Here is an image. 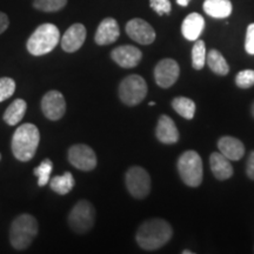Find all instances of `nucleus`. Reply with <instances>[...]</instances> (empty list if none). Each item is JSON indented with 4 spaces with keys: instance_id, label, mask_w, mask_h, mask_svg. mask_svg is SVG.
I'll return each instance as SVG.
<instances>
[{
    "instance_id": "nucleus-1",
    "label": "nucleus",
    "mask_w": 254,
    "mask_h": 254,
    "mask_svg": "<svg viewBox=\"0 0 254 254\" xmlns=\"http://www.w3.org/2000/svg\"><path fill=\"white\" fill-rule=\"evenodd\" d=\"M173 236L171 225L164 219H151L145 221L136 232V243L146 251H154L166 245Z\"/></svg>"
},
{
    "instance_id": "nucleus-2",
    "label": "nucleus",
    "mask_w": 254,
    "mask_h": 254,
    "mask_svg": "<svg viewBox=\"0 0 254 254\" xmlns=\"http://www.w3.org/2000/svg\"><path fill=\"white\" fill-rule=\"evenodd\" d=\"M40 142V132L33 124H23L12 136L11 150L19 161H30L36 155Z\"/></svg>"
},
{
    "instance_id": "nucleus-3",
    "label": "nucleus",
    "mask_w": 254,
    "mask_h": 254,
    "mask_svg": "<svg viewBox=\"0 0 254 254\" xmlns=\"http://www.w3.org/2000/svg\"><path fill=\"white\" fill-rule=\"evenodd\" d=\"M37 219L31 214H20L12 221L9 227V243L14 250L23 251L31 246L38 236Z\"/></svg>"
},
{
    "instance_id": "nucleus-4",
    "label": "nucleus",
    "mask_w": 254,
    "mask_h": 254,
    "mask_svg": "<svg viewBox=\"0 0 254 254\" xmlns=\"http://www.w3.org/2000/svg\"><path fill=\"white\" fill-rule=\"evenodd\" d=\"M59 40V28L53 24H43L28 38L26 47L32 56H45L56 49Z\"/></svg>"
},
{
    "instance_id": "nucleus-5",
    "label": "nucleus",
    "mask_w": 254,
    "mask_h": 254,
    "mask_svg": "<svg viewBox=\"0 0 254 254\" xmlns=\"http://www.w3.org/2000/svg\"><path fill=\"white\" fill-rule=\"evenodd\" d=\"M178 171L183 182L190 187H198L202 183V160L195 151H186L178 159Z\"/></svg>"
},
{
    "instance_id": "nucleus-6",
    "label": "nucleus",
    "mask_w": 254,
    "mask_h": 254,
    "mask_svg": "<svg viewBox=\"0 0 254 254\" xmlns=\"http://www.w3.org/2000/svg\"><path fill=\"white\" fill-rule=\"evenodd\" d=\"M95 209L87 200H80L73 206L68 215V225L75 233L84 234L94 226Z\"/></svg>"
},
{
    "instance_id": "nucleus-7",
    "label": "nucleus",
    "mask_w": 254,
    "mask_h": 254,
    "mask_svg": "<svg viewBox=\"0 0 254 254\" xmlns=\"http://www.w3.org/2000/svg\"><path fill=\"white\" fill-rule=\"evenodd\" d=\"M146 95H147V84L140 75H128L120 82V100L127 106H135L140 104Z\"/></svg>"
},
{
    "instance_id": "nucleus-8",
    "label": "nucleus",
    "mask_w": 254,
    "mask_h": 254,
    "mask_svg": "<svg viewBox=\"0 0 254 254\" xmlns=\"http://www.w3.org/2000/svg\"><path fill=\"white\" fill-rule=\"evenodd\" d=\"M126 187L132 196L144 199L151 190V178L147 171L140 166H133L126 172Z\"/></svg>"
},
{
    "instance_id": "nucleus-9",
    "label": "nucleus",
    "mask_w": 254,
    "mask_h": 254,
    "mask_svg": "<svg viewBox=\"0 0 254 254\" xmlns=\"http://www.w3.org/2000/svg\"><path fill=\"white\" fill-rule=\"evenodd\" d=\"M67 158L72 166L80 171H85V172L94 170L97 166V155L87 145L78 144L71 146Z\"/></svg>"
},
{
    "instance_id": "nucleus-10",
    "label": "nucleus",
    "mask_w": 254,
    "mask_h": 254,
    "mask_svg": "<svg viewBox=\"0 0 254 254\" xmlns=\"http://www.w3.org/2000/svg\"><path fill=\"white\" fill-rule=\"evenodd\" d=\"M41 111L47 119L57 120L62 119L66 112V100L63 93L59 91H49L41 99Z\"/></svg>"
},
{
    "instance_id": "nucleus-11",
    "label": "nucleus",
    "mask_w": 254,
    "mask_h": 254,
    "mask_svg": "<svg viewBox=\"0 0 254 254\" xmlns=\"http://www.w3.org/2000/svg\"><path fill=\"white\" fill-rule=\"evenodd\" d=\"M180 68L174 59H163L154 68V79L158 86L168 88L176 84L179 78Z\"/></svg>"
},
{
    "instance_id": "nucleus-12",
    "label": "nucleus",
    "mask_w": 254,
    "mask_h": 254,
    "mask_svg": "<svg viewBox=\"0 0 254 254\" xmlns=\"http://www.w3.org/2000/svg\"><path fill=\"white\" fill-rule=\"evenodd\" d=\"M126 33L132 40L141 45H150L155 40V31L147 21L135 18L126 25Z\"/></svg>"
},
{
    "instance_id": "nucleus-13",
    "label": "nucleus",
    "mask_w": 254,
    "mask_h": 254,
    "mask_svg": "<svg viewBox=\"0 0 254 254\" xmlns=\"http://www.w3.org/2000/svg\"><path fill=\"white\" fill-rule=\"evenodd\" d=\"M85 39H86V28L82 24L77 23L67 28V31L64 33L60 44L65 52L73 53L77 52L84 45Z\"/></svg>"
},
{
    "instance_id": "nucleus-14",
    "label": "nucleus",
    "mask_w": 254,
    "mask_h": 254,
    "mask_svg": "<svg viewBox=\"0 0 254 254\" xmlns=\"http://www.w3.org/2000/svg\"><path fill=\"white\" fill-rule=\"evenodd\" d=\"M113 62L124 68L135 67L142 58V53L139 49L131 45H124L114 49L111 53Z\"/></svg>"
},
{
    "instance_id": "nucleus-15",
    "label": "nucleus",
    "mask_w": 254,
    "mask_h": 254,
    "mask_svg": "<svg viewBox=\"0 0 254 254\" xmlns=\"http://www.w3.org/2000/svg\"><path fill=\"white\" fill-rule=\"evenodd\" d=\"M120 36L119 25L117 23L116 19L106 18L99 24V26L95 32L94 40L98 45H110L114 41L118 40Z\"/></svg>"
},
{
    "instance_id": "nucleus-16",
    "label": "nucleus",
    "mask_w": 254,
    "mask_h": 254,
    "mask_svg": "<svg viewBox=\"0 0 254 254\" xmlns=\"http://www.w3.org/2000/svg\"><path fill=\"white\" fill-rule=\"evenodd\" d=\"M158 140L163 144L172 145L179 140V131H178L176 123L168 116H161L159 118L157 129H155Z\"/></svg>"
},
{
    "instance_id": "nucleus-17",
    "label": "nucleus",
    "mask_w": 254,
    "mask_h": 254,
    "mask_svg": "<svg viewBox=\"0 0 254 254\" xmlns=\"http://www.w3.org/2000/svg\"><path fill=\"white\" fill-rule=\"evenodd\" d=\"M218 147L219 152L224 154L228 160H240L245 154V146L243 142L230 135L221 136L218 141Z\"/></svg>"
},
{
    "instance_id": "nucleus-18",
    "label": "nucleus",
    "mask_w": 254,
    "mask_h": 254,
    "mask_svg": "<svg viewBox=\"0 0 254 254\" xmlns=\"http://www.w3.org/2000/svg\"><path fill=\"white\" fill-rule=\"evenodd\" d=\"M205 28V20L199 13H190L185 18L182 25L183 36L187 40H198Z\"/></svg>"
},
{
    "instance_id": "nucleus-19",
    "label": "nucleus",
    "mask_w": 254,
    "mask_h": 254,
    "mask_svg": "<svg viewBox=\"0 0 254 254\" xmlns=\"http://www.w3.org/2000/svg\"><path fill=\"white\" fill-rule=\"evenodd\" d=\"M209 165L214 177L218 180H226L233 176V167L231 165V160L221 154L220 152H214L209 158Z\"/></svg>"
},
{
    "instance_id": "nucleus-20",
    "label": "nucleus",
    "mask_w": 254,
    "mask_h": 254,
    "mask_svg": "<svg viewBox=\"0 0 254 254\" xmlns=\"http://www.w3.org/2000/svg\"><path fill=\"white\" fill-rule=\"evenodd\" d=\"M27 110V104L24 99H15L9 104L4 113L5 123L9 126H15L21 122Z\"/></svg>"
},
{
    "instance_id": "nucleus-21",
    "label": "nucleus",
    "mask_w": 254,
    "mask_h": 254,
    "mask_svg": "<svg viewBox=\"0 0 254 254\" xmlns=\"http://www.w3.org/2000/svg\"><path fill=\"white\" fill-rule=\"evenodd\" d=\"M204 11L213 18H227L232 13V2L230 0H205Z\"/></svg>"
},
{
    "instance_id": "nucleus-22",
    "label": "nucleus",
    "mask_w": 254,
    "mask_h": 254,
    "mask_svg": "<svg viewBox=\"0 0 254 254\" xmlns=\"http://www.w3.org/2000/svg\"><path fill=\"white\" fill-rule=\"evenodd\" d=\"M206 63L215 74L226 75L230 72V66H228L226 59L217 50L209 51L208 55L206 56Z\"/></svg>"
},
{
    "instance_id": "nucleus-23",
    "label": "nucleus",
    "mask_w": 254,
    "mask_h": 254,
    "mask_svg": "<svg viewBox=\"0 0 254 254\" xmlns=\"http://www.w3.org/2000/svg\"><path fill=\"white\" fill-rule=\"evenodd\" d=\"M74 184L75 182H74V178L72 176V173L66 172L64 173L63 176L55 177L53 179H51L50 186H51V190H55L56 193L65 195L71 192L73 187H74Z\"/></svg>"
},
{
    "instance_id": "nucleus-24",
    "label": "nucleus",
    "mask_w": 254,
    "mask_h": 254,
    "mask_svg": "<svg viewBox=\"0 0 254 254\" xmlns=\"http://www.w3.org/2000/svg\"><path fill=\"white\" fill-rule=\"evenodd\" d=\"M172 107L174 111L187 120L193 119L195 114V104L186 97H177L172 101Z\"/></svg>"
},
{
    "instance_id": "nucleus-25",
    "label": "nucleus",
    "mask_w": 254,
    "mask_h": 254,
    "mask_svg": "<svg viewBox=\"0 0 254 254\" xmlns=\"http://www.w3.org/2000/svg\"><path fill=\"white\" fill-rule=\"evenodd\" d=\"M53 170V163L50 160V159H45L40 163L38 167L34 168L33 173L34 176L38 178V185L40 187L45 186L50 182V176L51 172Z\"/></svg>"
},
{
    "instance_id": "nucleus-26",
    "label": "nucleus",
    "mask_w": 254,
    "mask_h": 254,
    "mask_svg": "<svg viewBox=\"0 0 254 254\" xmlns=\"http://www.w3.org/2000/svg\"><path fill=\"white\" fill-rule=\"evenodd\" d=\"M206 46L202 40H195L192 49V66L194 69H201L206 63Z\"/></svg>"
},
{
    "instance_id": "nucleus-27",
    "label": "nucleus",
    "mask_w": 254,
    "mask_h": 254,
    "mask_svg": "<svg viewBox=\"0 0 254 254\" xmlns=\"http://www.w3.org/2000/svg\"><path fill=\"white\" fill-rule=\"evenodd\" d=\"M67 0H34V8L41 12H58L65 7Z\"/></svg>"
},
{
    "instance_id": "nucleus-28",
    "label": "nucleus",
    "mask_w": 254,
    "mask_h": 254,
    "mask_svg": "<svg viewBox=\"0 0 254 254\" xmlns=\"http://www.w3.org/2000/svg\"><path fill=\"white\" fill-rule=\"evenodd\" d=\"M15 92V81L12 78H0V103L11 98Z\"/></svg>"
},
{
    "instance_id": "nucleus-29",
    "label": "nucleus",
    "mask_w": 254,
    "mask_h": 254,
    "mask_svg": "<svg viewBox=\"0 0 254 254\" xmlns=\"http://www.w3.org/2000/svg\"><path fill=\"white\" fill-rule=\"evenodd\" d=\"M236 84L240 88H250L254 85V71L253 69H244L240 71L236 77Z\"/></svg>"
},
{
    "instance_id": "nucleus-30",
    "label": "nucleus",
    "mask_w": 254,
    "mask_h": 254,
    "mask_svg": "<svg viewBox=\"0 0 254 254\" xmlns=\"http://www.w3.org/2000/svg\"><path fill=\"white\" fill-rule=\"evenodd\" d=\"M150 6L159 15L168 14L172 8L170 0H150Z\"/></svg>"
},
{
    "instance_id": "nucleus-31",
    "label": "nucleus",
    "mask_w": 254,
    "mask_h": 254,
    "mask_svg": "<svg viewBox=\"0 0 254 254\" xmlns=\"http://www.w3.org/2000/svg\"><path fill=\"white\" fill-rule=\"evenodd\" d=\"M245 50L249 55H254V24H251L247 27Z\"/></svg>"
},
{
    "instance_id": "nucleus-32",
    "label": "nucleus",
    "mask_w": 254,
    "mask_h": 254,
    "mask_svg": "<svg viewBox=\"0 0 254 254\" xmlns=\"http://www.w3.org/2000/svg\"><path fill=\"white\" fill-rule=\"evenodd\" d=\"M246 173H247V176H249L250 179L254 180V151L250 154L249 160H247Z\"/></svg>"
},
{
    "instance_id": "nucleus-33",
    "label": "nucleus",
    "mask_w": 254,
    "mask_h": 254,
    "mask_svg": "<svg viewBox=\"0 0 254 254\" xmlns=\"http://www.w3.org/2000/svg\"><path fill=\"white\" fill-rule=\"evenodd\" d=\"M9 25V19L7 14L4 13V12H0V34L4 33V32L7 30Z\"/></svg>"
},
{
    "instance_id": "nucleus-34",
    "label": "nucleus",
    "mask_w": 254,
    "mask_h": 254,
    "mask_svg": "<svg viewBox=\"0 0 254 254\" xmlns=\"http://www.w3.org/2000/svg\"><path fill=\"white\" fill-rule=\"evenodd\" d=\"M177 2L179 4L180 6H187L189 5L190 0H177Z\"/></svg>"
},
{
    "instance_id": "nucleus-35",
    "label": "nucleus",
    "mask_w": 254,
    "mask_h": 254,
    "mask_svg": "<svg viewBox=\"0 0 254 254\" xmlns=\"http://www.w3.org/2000/svg\"><path fill=\"white\" fill-rule=\"evenodd\" d=\"M184 254H193V252H190V251H183Z\"/></svg>"
},
{
    "instance_id": "nucleus-36",
    "label": "nucleus",
    "mask_w": 254,
    "mask_h": 254,
    "mask_svg": "<svg viewBox=\"0 0 254 254\" xmlns=\"http://www.w3.org/2000/svg\"><path fill=\"white\" fill-rule=\"evenodd\" d=\"M148 105H150V106H154L155 103H154V101H151V103H148Z\"/></svg>"
},
{
    "instance_id": "nucleus-37",
    "label": "nucleus",
    "mask_w": 254,
    "mask_h": 254,
    "mask_svg": "<svg viewBox=\"0 0 254 254\" xmlns=\"http://www.w3.org/2000/svg\"><path fill=\"white\" fill-rule=\"evenodd\" d=\"M252 114H253V117H254V103L252 105Z\"/></svg>"
},
{
    "instance_id": "nucleus-38",
    "label": "nucleus",
    "mask_w": 254,
    "mask_h": 254,
    "mask_svg": "<svg viewBox=\"0 0 254 254\" xmlns=\"http://www.w3.org/2000/svg\"><path fill=\"white\" fill-rule=\"evenodd\" d=\"M0 160H1V154H0Z\"/></svg>"
}]
</instances>
